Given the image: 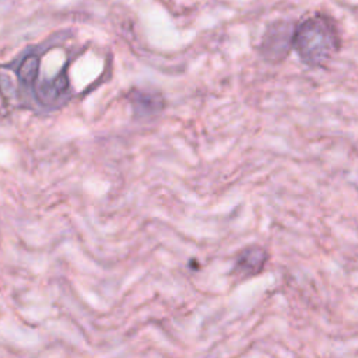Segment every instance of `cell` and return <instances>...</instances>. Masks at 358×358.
Instances as JSON below:
<instances>
[{
  "instance_id": "cell-2",
  "label": "cell",
  "mask_w": 358,
  "mask_h": 358,
  "mask_svg": "<svg viewBox=\"0 0 358 358\" xmlns=\"http://www.w3.org/2000/svg\"><path fill=\"white\" fill-rule=\"evenodd\" d=\"M291 27L287 22H274L264 34L262 39V53L271 62L284 59L289 50L292 42Z\"/></svg>"
},
{
  "instance_id": "cell-3",
  "label": "cell",
  "mask_w": 358,
  "mask_h": 358,
  "mask_svg": "<svg viewBox=\"0 0 358 358\" xmlns=\"http://www.w3.org/2000/svg\"><path fill=\"white\" fill-rule=\"evenodd\" d=\"M268 260V252L260 245H249L241 249L235 257L231 274L241 280L259 275Z\"/></svg>"
},
{
  "instance_id": "cell-1",
  "label": "cell",
  "mask_w": 358,
  "mask_h": 358,
  "mask_svg": "<svg viewBox=\"0 0 358 358\" xmlns=\"http://www.w3.org/2000/svg\"><path fill=\"white\" fill-rule=\"evenodd\" d=\"M292 43L306 66L319 67L338 50L340 36L330 18L316 14L295 27Z\"/></svg>"
},
{
  "instance_id": "cell-4",
  "label": "cell",
  "mask_w": 358,
  "mask_h": 358,
  "mask_svg": "<svg viewBox=\"0 0 358 358\" xmlns=\"http://www.w3.org/2000/svg\"><path fill=\"white\" fill-rule=\"evenodd\" d=\"M133 105L140 116H151L162 110L164 108V98L161 95L141 92L133 98Z\"/></svg>"
}]
</instances>
